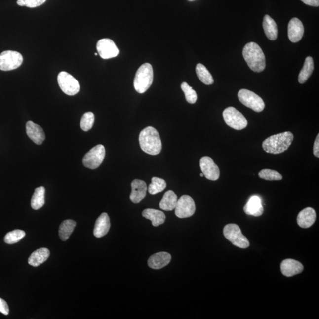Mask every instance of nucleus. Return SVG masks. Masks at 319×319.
Returning <instances> with one entry per match:
<instances>
[{
	"mask_svg": "<svg viewBox=\"0 0 319 319\" xmlns=\"http://www.w3.org/2000/svg\"><path fill=\"white\" fill-rule=\"evenodd\" d=\"M317 219V213L312 207H307L297 216V224L302 228H309L314 224Z\"/></svg>",
	"mask_w": 319,
	"mask_h": 319,
	"instance_id": "18",
	"label": "nucleus"
},
{
	"mask_svg": "<svg viewBox=\"0 0 319 319\" xmlns=\"http://www.w3.org/2000/svg\"><path fill=\"white\" fill-rule=\"evenodd\" d=\"M181 88L183 92L185 93L186 101L189 104H195L198 99L197 94L195 90L193 89L192 87L186 82L182 83Z\"/></svg>",
	"mask_w": 319,
	"mask_h": 319,
	"instance_id": "33",
	"label": "nucleus"
},
{
	"mask_svg": "<svg viewBox=\"0 0 319 319\" xmlns=\"http://www.w3.org/2000/svg\"><path fill=\"white\" fill-rule=\"evenodd\" d=\"M243 210L246 215L254 216L255 217L263 215L264 208L262 205L261 198L257 195L252 196L243 207Z\"/></svg>",
	"mask_w": 319,
	"mask_h": 319,
	"instance_id": "19",
	"label": "nucleus"
},
{
	"mask_svg": "<svg viewBox=\"0 0 319 319\" xmlns=\"http://www.w3.org/2000/svg\"><path fill=\"white\" fill-rule=\"evenodd\" d=\"M200 176L201 177H203V176H204V174H203V173H201V174H200Z\"/></svg>",
	"mask_w": 319,
	"mask_h": 319,
	"instance_id": "39",
	"label": "nucleus"
},
{
	"mask_svg": "<svg viewBox=\"0 0 319 319\" xmlns=\"http://www.w3.org/2000/svg\"><path fill=\"white\" fill-rule=\"evenodd\" d=\"M58 82L60 88L65 94L73 96L80 91V86L78 81L66 72H61L58 76Z\"/></svg>",
	"mask_w": 319,
	"mask_h": 319,
	"instance_id": "10",
	"label": "nucleus"
},
{
	"mask_svg": "<svg viewBox=\"0 0 319 319\" xmlns=\"http://www.w3.org/2000/svg\"><path fill=\"white\" fill-rule=\"evenodd\" d=\"M165 188H166V182L164 180L153 177L152 179V183L147 189L150 194L155 195L163 191Z\"/></svg>",
	"mask_w": 319,
	"mask_h": 319,
	"instance_id": "30",
	"label": "nucleus"
},
{
	"mask_svg": "<svg viewBox=\"0 0 319 319\" xmlns=\"http://www.w3.org/2000/svg\"><path fill=\"white\" fill-rule=\"evenodd\" d=\"M139 143L143 151L150 155H158L161 152L162 144L157 129L148 127L141 131Z\"/></svg>",
	"mask_w": 319,
	"mask_h": 319,
	"instance_id": "2",
	"label": "nucleus"
},
{
	"mask_svg": "<svg viewBox=\"0 0 319 319\" xmlns=\"http://www.w3.org/2000/svg\"><path fill=\"white\" fill-rule=\"evenodd\" d=\"M189 1H193V0H189Z\"/></svg>",
	"mask_w": 319,
	"mask_h": 319,
	"instance_id": "41",
	"label": "nucleus"
},
{
	"mask_svg": "<svg viewBox=\"0 0 319 319\" xmlns=\"http://www.w3.org/2000/svg\"><path fill=\"white\" fill-rule=\"evenodd\" d=\"M223 117L226 124L236 130H241L247 127L248 121L245 117L234 107L226 108Z\"/></svg>",
	"mask_w": 319,
	"mask_h": 319,
	"instance_id": "6",
	"label": "nucleus"
},
{
	"mask_svg": "<svg viewBox=\"0 0 319 319\" xmlns=\"http://www.w3.org/2000/svg\"><path fill=\"white\" fill-rule=\"evenodd\" d=\"M144 218H145L152 222L153 226L155 227L164 223L165 215L164 212L160 210L154 209H147L144 210L142 213Z\"/></svg>",
	"mask_w": 319,
	"mask_h": 319,
	"instance_id": "23",
	"label": "nucleus"
},
{
	"mask_svg": "<svg viewBox=\"0 0 319 319\" xmlns=\"http://www.w3.org/2000/svg\"><path fill=\"white\" fill-rule=\"evenodd\" d=\"M177 200L178 198L175 193L172 191H168L163 195L159 206L165 211H171L175 209Z\"/></svg>",
	"mask_w": 319,
	"mask_h": 319,
	"instance_id": "24",
	"label": "nucleus"
},
{
	"mask_svg": "<svg viewBox=\"0 0 319 319\" xmlns=\"http://www.w3.org/2000/svg\"><path fill=\"white\" fill-rule=\"evenodd\" d=\"M26 132L28 137L35 144L41 145L45 140V134L40 126L35 124L32 121H28L26 124Z\"/></svg>",
	"mask_w": 319,
	"mask_h": 319,
	"instance_id": "17",
	"label": "nucleus"
},
{
	"mask_svg": "<svg viewBox=\"0 0 319 319\" xmlns=\"http://www.w3.org/2000/svg\"><path fill=\"white\" fill-rule=\"evenodd\" d=\"M76 225V222L72 220V219H68V220L63 222L59 227V236L60 239L64 241L68 240L73 233Z\"/></svg>",
	"mask_w": 319,
	"mask_h": 319,
	"instance_id": "28",
	"label": "nucleus"
},
{
	"mask_svg": "<svg viewBox=\"0 0 319 319\" xmlns=\"http://www.w3.org/2000/svg\"><path fill=\"white\" fill-rule=\"evenodd\" d=\"M174 209H175V215L179 218L191 217L195 212V201L190 196L183 195L177 200Z\"/></svg>",
	"mask_w": 319,
	"mask_h": 319,
	"instance_id": "11",
	"label": "nucleus"
},
{
	"mask_svg": "<svg viewBox=\"0 0 319 319\" xmlns=\"http://www.w3.org/2000/svg\"><path fill=\"white\" fill-rule=\"evenodd\" d=\"M50 254L49 249L46 248H39L33 252L30 256L28 259V263L32 266L38 267L49 258Z\"/></svg>",
	"mask_w": 319,
	"mask_h": 319,
	"instance_id": "22",
	"label": "nucleus"
},
{
	"mask_svg": "<svg viewBox=\"0 0 319 319\" xmlns=\"http://www.w3.org/2000/svg\"><path fill=\"white\" fill-rule=\"evenodd\" d=\"M96 49L102 59H108L118 56L119 50L115 43L110 39H102L99 40Z\"/></svg>",
	"mask_w": 319,
	"mask_h": 319,
	"instance_id": "12",
	"label": "nucleus"
},
{
	"mask_svg": "<svg viewBox=\"0 0 319 319\" xmlns=\"http://www.w3.org/2000/svg\"><path fill=\"white\" fill-rule=\"evenodd\" d=\"M130 200L132 203H139L146 197L147 185L143 180L135 179L131 183Z\"/></svg>",
	"mask_w": 319,
	"mask_h": 319,
	"instance_id": "15",
	"label": "nucleus"
},
{
	"mask_svg": "<svg viewBox=\"0 0 319 319\" xmlns=\"http://www.w3.org/2000/svg\"><path fill=\"white\" fill-rule=\"evenodd\" d=\"M45 188L40 186L35 189L31 199V206L34 210L41 208L45 203Z\"/></svg>",
	"mask_w": 319,
	"mask_h": 319,
	"instance_id": "27",
	"label": "nucleus"
},
{
	"mask_svg": "<svg viewBox=\"0 0 319 319\" xmlns=\"http://www.w3.org/2000/svg\"><path fill=\"white\" fill-rule=\"evenodd\" d=\"M95 116L92 112H87L83 114L81 119L80 126L84 131H88L94 125Z\"/></svg>",
	"mask_w": 319,
	"mask_h": 319,
	"instance_id": "32",
	"label": "nucleus"
},
{
	"mask_svg": "<svg viewBox=\"0 0 319 319\" xmlns=\"http://www.w3.org/2000/svg\"><path fill=\"white\" fill-rule=\"evenodd\" d=\"M200 167L206 179L215 181L219 178L220 170L212 158L204 156L200 159Z\"/></svg>",
	"mask_w": 319,
	"mask_h": 319,
	"instance_id": "13",
	"label": "nucleus"
},
{
	"mask_svg": "<svg viewBox=\"0 0 319 319\" xmlns=\"http://www.w3.org/2000/svg\"><path fill=\"white\" fill-rule=\"evenodd\" d=\"M243 58L249 68L255 72H261L266 68V57L263 51L257 43L250 42L246 44L242 51Z\"/></svg>",
	"mask_w": 319,
	"mask_h": 319,
	"instance_id": "3",
	"label": "nucleus"
},
{
	"mask_svg": "<svg viewBox=\"0 0 319 319\" xmlns=\"http://www.w3.org/2000/svg\"><path fill=\"white\" fill-rule=\"evenodd\" d=\"M0 312L6 316L9 314V308L7 303L1 298H0Z\"/></svg>",
	"mask_w": 319,
	"mask_h": 319,
	"instance_id": "36",
	"label": "nucleus"
},
{
	"mask_svg": "<svg viewBox=\"0 0 319 319\" xmlns=\"http://www.w3.org/2000/svg\"><path fill=\"white\" fill-rule=\"evenodd\" d=\"M305 4L313 6V7H319V0H301Z\"/></svg>",
	"mask_w": 319,
	"mask_h": 319,
	"instance_id": "38",
	"label": "nucleus"
},
{
	"mask_svg": "<svg viewBox=\"0 0 319 319\" xmlns=\"http://www.w3.org/2000/svg\"><path fill=\"white\" fill-rule=\"evenodd\" d=\"M111 227L110 219L107 213H102L96 219L94 235L96 238H101L107 235Z\"/></svg>",
	"mask_w": 319,
	"mask_h": 319,
	"instance_id": "20",
	"label": "nucleus"
},
{
	"mask_svg": "<svg viewBox=\"0 0 319 319\" xmlns=\"http://www.w3.org/2000/svg\"><path fill=\"white\" fill-rule=\"evenodd\" d=\"M314 155L315 157L319 158V134H318L314 143Z\"/></svg>",
	"mask_w": 319,
	"mask_h": 319,
	"instance_id": "37",
	"label": "nucleus"
},
{
	"mask_svg": "<svg viewBox=\"0 0 319 319\" xmlns=\"http://www.w3.org/2000/svg\"><path fill=\"white\" fill-rule=\"evenodd\" d=\"M105 156V149L101 144L96 146L89 150L83 158L84 166L90 169H96L103 162Z\"/></svg>",
	"mask_w": 319,
	"mask_h": 319,
	"instance_id": "9",
	"label": "nucleus"
},
{
	"mask_svg": "<svg viewBox=\"0 0 319 319\" xmlns=\"http://www.w3.org/2000/svg\"><path fill=\"white\" fill-rule=\"evenodd\" d=\"M153 82V69L151 64L146 63L141 65L135 74L134 86L135 91L143 94L152 86Z\"/></svg>",
	"mask_w": 319,
	"mask_h": 319,
	"instance_id": "4",
	"label": "nucleus"
},
{
	"mask_svg": "<svg viewBox=\"0 0 319 319\" xmlns=\"http://www.w3.org/2000/svg\"><path fill=\"white\" fill-rule=\"evenodd\" d=\"M259 177L261 179L266 180H281L282 179V176L280 173L276 170L271 169H263L258 173Z\"/></svg>",
	"mask_w": 319,
	"mask_h": 319,
	"instance_id": "34",
	"label": "nucleus"
},
{
	"mask_svg": "<svg viewBox=\"0 0 319 319\" xmlns=\"http://www.w3.org/2000/svg\"><path fill=\"white\" fill-rule=\"evenodd\" d=\"M224 235L226 239L237 247L245 249L249 247V242L242 233L239 225L230 224L224 228Z\"/></svg>",
	"mask_w": 319,
	"mask_h": 319,
	"instance_id": "5",
	"label": "nucleus"
},
{
	"mask_svg": "<svg viewBox=\"0 0 319 319\" xmlns=\"http://www.w3.org/2000/svg\"><path fill=\"white\" fill-rule=\"evenodd\" d=\"M263 28L265 34L270 40H275L278 38V26L272 17L269 15H266L264 17Z\"/></svg>",
	"mask_w": 319,
	"mask_h": 319,
	"instance_id": "25",
	"label": "nucleus"
},
{
	"mask_svg": "<svg viewBox=\"0 0 319 319\" xmlns=\"http://www.w3.org/2000/svg\"><path fill=\"white\" fill-rule=\"evenodd\" d=\"M304 32V26L301 21L297 18L292 19L288 25V36L290 40L293 43H297L302 39Z\"/></svg>",
	"mask_w": 319,
	"mask_h": 319,
	"instance_id": "14",
	"label": "nucleus"
},
{
	"mask_svg": "<svg viewBox=\"0 0 319 319\" xmlns=\"http://www.w3.org/2000/svg\"><path fill=\"white\" fill-rule=\"evenodd\" d=\"M95 56H97V55H98V54H97V53H95Z\"/></svg>",
	"mask_w": 319,
	"mask_h": 319,
	"instance_id": "40",
	"label": "nucleus"
},
{
	"mask_svg": "<svg viewBox=\"0 0 319 319\" xmlns=\"http://www.w3.org/2000/svg\"><path fill=\"white\" fill-rule=\"evenodd\" d=\"M238 97L243 105L251 108L255 112L260 113L264 109L265 103L263 99L249 90L240 89L238 94Z\"/></svg>",
	"mask_w": 319,
	"mask_h": 319,
	"instance_id": "7",
	"label": "nucleus"
},
{
	"mask_svg": "<svg viewBox=\"0 0 319 319\" xmlns=\"http://www.w3.org/2000/svg\"><path fill=\"white\" fill-rule=\"evenodd\" d=\"M26 236L25 231L20 230H16L9 232L5 235L4 237V242L7 244H14L23 239Z\"/></svg>",
	"mask_w": 319,
	"mask_h": 319,
	"instance_id": "31",
	"label": "nucleus"
},
{
	"mask_svg": "<svg viewBox=\"0 0 319 319\" xmlns=\"http://www.w3.org/2000/svg\"><path fill=\"white\" fill-rule=\"evenodd\" d=\"M46 0H18L17 4L29 8L39 7L46 2Z\"/></svg>",
	"mask_w": 319,
	"mask_h": 319,
	"instance_id": "35",
	"label": "nucleus"
},
{
	"mask_svg": "<svg viewBox=\"0 0 319 319\" xmlns=\"http://www.w3.org/2000/svg\"><path fill=\"white\" fill-rule=\"evenodd\" d=\"M294 135L292 132L286 131L267 138L263 143L265 152L271 154L278 155L287 150L293 143Z\"/></svg>",
	"mask_w": 319,
	"mask_h": 319,
	"instance_id": "1",
	"label": "nucleus"
},
{
	"mask_svg": "<svg viewBox=\"0 0 319 319\" xmlns=\"http://www.w3.org/2000/svg\"><path fill=\"white\" fill-rule=\"evenodd\" d=\"M197 76L201 82L207 85H212L214 82L212 75L203 65L198 64L196 67Z\"/></svg>",
	"mask_w": 319,
	"mask_h": 319,
	"instance_id": "29",
	"label": "nucleus"
},
{
	"mask_svg": "<svg viewBox=\"0 0 319 319\" xmlns=\"http://www.w3.org/2000/svg\"><path fill=\"white\" fill-rule=\"evenodd\" d=\"M281 271L282 275L292 277L303 272L304 267L300 262L293 259H285L281 263Z\"/></svg>",
	"mask_w": 319,
	"mask_h": 319,
	"instance_id": "16",
	"label": "nucleus"
},
{
	"mask_svg": "<svg viewBox=\"0 0 319 319\" xmlns=\"http://www.w3.org/2000/svg\"><path fill=\"white\" fill-rule=\"evenodd\" d=\"M314 70V59L311 56L307 57L305 64L299 75V82L301 84L305 83L311 76Z\"/></svg>",
	"mask_w": 319,
	"mask_h": 319,
	"instance_id": "26",
	"label": "nucleus"
},
{
	"mask_svg": "<svg viewBox=\"0 0 319 319\" xmlns=\"http://www.w3.org/2000/svg\"><path fill=\"white\" fill-rule=\"evenodd\" d=\"M23 58L19 52L7 50L0 54V70L8 71L19 68Z\"/></svg>",
	"mask_w": 319,
	"mask_h": 319,
	"instance_id": "8",
	"label": "nucleus"
},
{
	"mask_svg": "<svg viewBox=\"0 0 319 319\" xmlns=\"http://www.w3.org/2000/svg\"><path fill=\"white\" fill-rule=\"evenodd\" d=\"M171 259V255L168 252H158L149 258L148 265L153 269H161L169 264Z\"/></svg>",
	"mask_w": 319,
	"mask_h": 319,
	"instance_id": "21",
	"label": "nucleus"
}]
</instances>
